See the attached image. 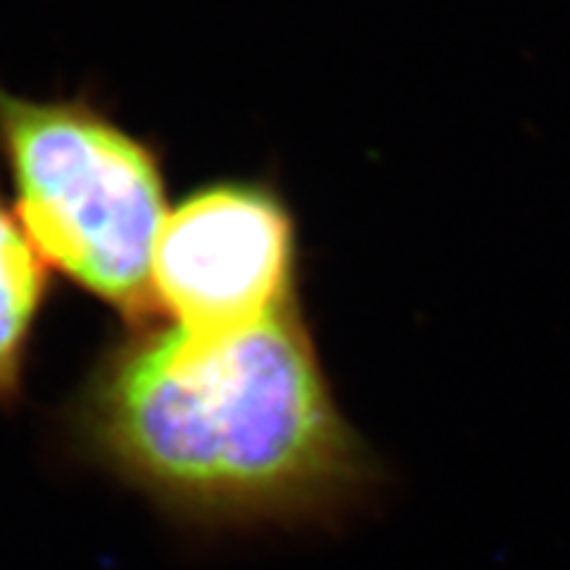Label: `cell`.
<instances>
[{
  "label": "cell",
  "instance_id": "1",
  "mask_svg": "<svg viewBox=\"0 0 570 570\" xmlns=\"http://www.w3.org/2000/svg\"><path fill=\"white\" fill-rule=\"evenodd\" d=\"M81 454L200 528L337 525L376 497L299 305L222 335L140 326L69 414Z\"/></svg>",
  "mask_w": 570,
  "mask_h": 570
},
{
  "label": "cell",
  "instance_id": "2",
  "mask_svg": "<svg viewBox=\"0 0 570 570\" xmlns=\"http://www.w3.org/2000/svg\"><path fill=\"white\" fill-rule=\"evenodd\" d=\"M0 142L27 236L43 262L134 324L157 312L155 245L165 186L140 142L77 102L0 91Z\"/></svg>",
  "mask_w": 570,
  "mask_h": 570
},
{
  "label": "cell",
  "instance_id": "3",
  "mask_svg": "<svg viewBox=\"0 0 570 570\" xmlns=\"http://www.w3.org/2000/svg\"><path fill=\"white\" fill-rule=\"evenodd\" d=\"M295 226L274 193L217 186L178 205L153 257L157 309L190 335H222L295 305Z\"/></svg>",
  "mask_w": 570,
  "mask_h": 570
},
{
  "label": "cell",
  "instance_id": "4",
  "mask_svg": "<svg viewBox=\"0 0 570 570\" xmlns=\"http://www.w3.org/2000/svg\"><path fill=\"white\" fill-rule=\"evenodd\" d=\"M43 257L0 203V404L20 400L33 326L46 302Z\"/></svg>",
  "mask_w": 570,
  "mask_h": 570
}]
</instances>
